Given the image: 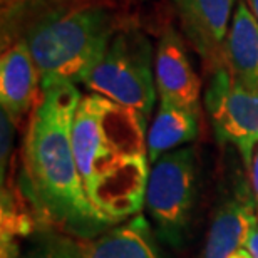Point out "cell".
<instances>
[{"instance_id": "1", "label": "cell", "mask_w": 258, "mask_h": 258, "mask_svg": "<svg viewBox=\"0 0 258 258\" xmlns=\"http://www.w3.org/2000/svg\"><path fill=\"white\" fill-rule=\"evenodd\" d=\"M81 97L71 82L42 87L29 116L22 158L25 183L40 218L67 236L91 240L116 223L91 203L77 168L72 124Z\"/></svg>"}, {"instance_id": "2", "label": "cell", "mask_w": 258, "mask_h": 258, "mask_svg": "<svg viewBox=\"0 0 258 258\" xmlns=\"http://www.w3.org/2000/svg\"><path fill=\"white\" fill-rule=\"evenodd\" d=\"M146 124L136 111L99 94L82 96L72 146L87 198L112 223L138 215L146 200Z\"/></svg>"}, {"instance_id": "3", "label": "cell", "mask_w": 258, "mask_h": 258, "mask_svg": "<svg viewBox=\"0 0 258 258\" xmlns=\"http://www.w3.org/2000/svg\"><path fill=\"white\" fill-rule=\"evenodd\" d=\"M116 17L106 5L87 4L44 15L25 40L40 74V84H82L116 34Z\"/></svg>"}, {"instance_id": "4", "label": "cell", "mask_w": 258, "mask_h": 258, "mask_svg": "<svg viewBox=\"0 0 258 258\" xmlns=\"http://www.w3.org/2000/svg\"><path fill=\"white\" fill-rule=\"evenodd\" d=\"M153 52L149 39L138 29L116 30L106 52L82 84L94 94L149 119L158 96Z\"/></svg>"}, {"instance_id": "5", "label": "cell", "mask_w": 258, "mask_h": 258, "mask_svg": "<svg viewBox=\"0 0 258 258\" xmlns=\"http://www.w3.org/2000/svg\"><path fill=\"white\" fill-rule=\"evenodd\" d=\"M198 161L191 146L163 154L153 163L146 188V208L164 243L183 245L196 201Z\"/></svg>"}, {"instance_id": "6", "label": "cell", "mask_w": 258, "mask_h": 258, "mask_svg": "<svg viewBox=\"0 0 258 258\" xmlns=\"http://www.w3.org/2000/svg\"><path fill=\"white\" fill-rule=\"evenodd\" d=\"M205 104L218 141L233 144L246 164L258 144V91L233 79L221 64L213 69Z\"/></svg>"}, {"instance_id": "7", "label": "cell", "mask_w": 258, "mask_h": 258, "mask_svg": "<svg viewBox=\"0 0 258 258\" xmlns=\"http://www.w3.org/2000/svg\"><path fill=\"white\" fill-rule=\"evenodd\" d=\"M154 81L161 102L200 111L201 82L193 71L179 34L168 29L154 54Z\"/></svg>"}, {"instance_id": "8", "label": "cell", "mask_w": 258, "mask_h": 258, "mask_svg": "<svg viewBox=\"0 0 258 258\" xmlns=\"http://www.w3.org/2000/svg\"><path fill=\"white\" fill-rule=\"evenodd\" d=\"M184 34L211 67L223 62V47L235 0H173Z\"/></svg>"}, {"instance_id": "9", "label": "cell", "mask_w": 258, "mask_h": 258, "mask_svg": "<svg viewBox=\"0 0 258 258\" xmlns=\"http://www.w3.org/2000/svg\"><path fill=\"white\" fill-rule=\"evenodd\" d=\"M42 84L25 39L15 40L0 57V102L14 124L24 121L37 104Z\"/></svg>"}, {"instance_id": "10", "label": "cell", "mask_w": 258, "mask_h": 258, "mask_svg": "<svg viewBox=\"0 0 258 258\" xmlns=\"http://www.w3.org/2000/svg\"><path fill=\"white\" fill-rule=\"evenodd\" d=\"M81 258H164L146 216L112 225L91 240H79Z\"/></svg>"}, {"instance_id": "11", "label": "cell", "mask_w": 258, "mask_h": 258, "mask_svg": "<svg viewBox=\"0 0 258 258\" xmlns=\"http://www.w3.org/2000/svg\"><path fill=\"white\" fill-rule=\"evenodd\" d=\"M221 64L233 79L258 91V20L245 0L236 4Z\"/></svg>"}, {"instance_id": "12", "label": "cell", "mask_w": 258, "mask_h": 258, "mask_svg": "<svg viewBox=\"0 0 258 258\" xmlns=\"http://www.w3.org/2000/svg\"><path fill=\"white\" fill-rule=\"evenodd\" d=\"M253 201L231 200L218 208L210 225L200 258H228L243 248L256 221Z\"/></svg>"}, {"instance_id": "13", "label": "cell", "mask_w": 258, "mask_h": 258, "mask_svg": "<svg viewBox=\"0 0 258 258\" xmlns=\"http://www.w3.org/2000/svg\"><path fill=\"white\" fill-rule=\"evenodd\" d=\"M200 134V111L161 102L148 129V158L156 163L163 154L193 143Z\"/></svg>"}, {"instance_id": "14", "label": "cell", "mask_w": 258, "mask_h": 258, "mask_svg": "<svg viewBox=\"0 0 258 258\" xmlns=\"http://www.w3.org/2000/svg\"><path fill=\"white\" fill-rule=\"evenodd\" d=\"M20 258H81V250L72 236L50 233L35 240Z\"/></svg>"}, {"instance_id": "15", "label": "cell", "mask_w": 258, "mask_h": 258, "mask_svg": "<svg viewBox=\"0 0 258 258\" xmlns=\"http://www.w3.org/2000/svg\"><path fill=\"white\" fill-rule=\"evenodd\" d=\"M0 127H2V159H0V173H2V183L5 181V168L9 166L10 153H12V139H14V122L5 111L0 112Z\"/></svg>"}, {"instance_id": "16", "label": "cell", "mask_w": 258, "mask_h": 258, "mask_svg": "<svg viewBox=\"0 0 258 258\" xmlns=\"http://www.w3.org/2000/svg\"><path fill=\"white\" fill-rule=\"evenodd\" d=\"M248 168V179H250V191H251V201H253L256 216H258V144L253 148L250 161L246 163Z\"/></svg>"}, {"instance_id": "17", "label": "cell", "mask_w": 258, "mask_h": 258, "mask_svg": "<svg viewBox=\"0 0 258 258\" xmlns=\"http://www.w3.org/2000/svg\"><path fill=\"white\" fill-rule=\"evenodd\" d=\"M245 248L250 251L253 258H258V218L253 223V226H251V231H250L248 240H246V243H245Z\"/></svg>"}, {"instance_id": "18", "label": "cell", "mask_w": 258, "mask_h": 258, "mask_svg": "<svg viewBox=\"0 0 258 258\" xmlns=\"http://www.w3.org/2000/svg\"><path fill=\"white\" fill-rule=\"evenodd\" d=\"M228 258H253V256H251V253H250V251L246 250L245 246H243V248L236 250L235 253H231V255H230Z\"/></svg>"}, {"instance_id": "19", "label": "cell", "mask_w": 258, "mask_h": 258, "mask_svg": "<svg viewBox=\"0 0 258 258\" xmlns=\"http://www.w3.org/2000/svg\"><path fill=\"white\" fill-rule=\"evenodd\" d=\"M245 4L248 5V9L251 10V14H253L255 19L258 20V0H245Z\"/></svg>"}, {"instance_id": "20", "label": "cell", "mask_w": 258, "mask_h": 258, "mask_svg": "<svg viewBox=\"0 0 258 258\" xmlns=\"http://www.w3.org/2000/svg\"><path fill=\"white\" fill-rule=\"evenodd\" d=\"M7 2L10 4V2H17V0H4V4H7Z\"/></svg>"}]
</instances>
